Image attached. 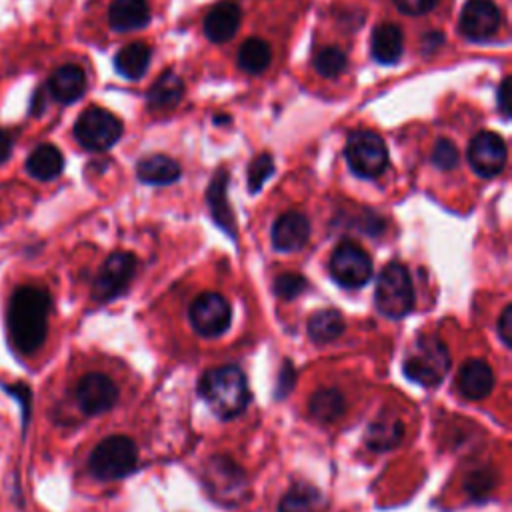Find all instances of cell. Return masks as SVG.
I'll use <instances>...</instances> for the list:
<instances>
[{"instance_id": "cell-35", "label": "cell", "mask_w": 512, "mask_h": 512, "mask_svg": "<svg viewBox=\"0 0 512 512\" xmlns=\"http://www.w3.org/2000/svg\"><path fill=\"white\" fill-rule=\"evenodd\" d=\"M494 486V474L492 470H476L474 474H470L468 482H466V488L472 496L476 498H482L484 494H488Z\"/></svg>"}, {"instance_id": "cell-31", "label": "cell", "mask_w": 512, "mask_h": 512, "mask_svg": "<svg viewBox=\"0 0 512 512\" xmlns=\"http://www.w3.org/2000/svg\"><path fill=\"white\" fill-rule=\"evenodd\" d=\"M312 64L322 78H338L348 68V56L338 46H324L314 54Z\"/></svg>"}, {"instance_id": "cell-7", "label": "cell", "mask_w": 512, "mask_h": 512, "mask_svg": "<svg viewBox=\"0 0 512 512\" xmlns=\"http://www.w3.org/2000/svg\"><path fill=\"white\" fill-rule=\"evenodd\" d=\"M122 122L118 116L108 112L106 108L90 106L86 108L74 122V138L76 142L94 152H102L112 148L122 136Z\"/></svg>"}, {"instance_id": "cell-23", "label": "cell", "mask_w": 512, "mask_h": 512, "mask_svg": "<svg viewBox=\"0 0 512 512\" xmlns=\"http://www.w3.org/2000/svg\"><path fill=\"white\" fill-rule=\"evenodd\" d=\"M152 48L144 42H130L120 48L114 56V68L120 76L128 80H140L150 64Z\"/></svg>"}, {"instance_id": "cell-2", "label": "cell", "mask_w": 512, "mask_h": 512, "mask_svg": "<svg viewBox=\"0 0 512 512\" xmlns=\"http://www.w3.org/2000/svg\"><path fill=\"white\" fill-rule=\"evenodd\" d=\"M198 392L222 420L242 414L250 402L248 380L244 372L232 364L208 370L198 382Z\"/></svg>"}, {"instance_id": "cell-38", "label": "cell", "mask_w": 512, "mask_h": 512, "mask_svg": "<svg viewBox=\"0 0 512 512\" xmlns=\"http://www.w3.org/2000/svg\"><path fill=\"white\" fill-rule=\"evenodd\" d=\"M510 332H512V310H510V306H506L498 320V334H500L504 346H510V342H512Z\"/></svg>"}, {"instance_id": "cell-39", "label": "cell", "mask_w": 512, "mask_h": 512, "mask_svg": "<svg viewBox=\"0 0 512 512\" xmlns=\"http://www.w3.org/2000/svg\"><path fill=\"white\" fill-rule=\"evenodd\" d=\"M12 154V136L0 128V164Z\"/></svg>"}, {"instance_id": "cell-11", "label": "cell", "mask_w": 512, "mask_h": 512, "mask_svg": "<svg viewBox=\"0 0 512 512\" xmlns=\"http://www.w3.org/2000/svg\"><path fill=\"white\" fill-rule=\"evenodd\" d=\"M232 320L230 304L216 292L200 294L190 306V324L204 338L222 336Z\"/></svg>"}, {"instance_id": "cell-3", "label": "cell", "mask_w": 512, "mask_h": 512, "mask_svg": "<svg viewBox=\"0 0 512 512\" xmlns=\"http://www.w3.org/2000/svg\"><path fill=\"white\" fill-rule=\"evenodd\" d=\"M138 462L136 444L122 434L100 440L88 456V470L94 478L110 482L134 472Z\"/></svg>"}, {"instance_id": "cell-25", "label": "cell", "mask_w": 512, "mask_h": 512, "mask_svg": "<svg viewBox=\"0 0 512 512\" xmlns=\"http://www.w3.org/2000/svg\"><path fill=\"white\" fill-rule=\"evenodd\" d=\"M404 438V424L402 420L394 416H380L376 418L368 432H366V444L374 452H386L396 448Z\"/></svg>"}, {"instance_id": "cell-34", "label": "cell", "mask_w": 512, "mask_h": 512, "mask_svg": "<svg viewBox=\"0 0 512 512\" xmlns=\"http://www.w3.org/2000/svg\"><path fill=\"white\" fill-rule=\"evenodd\" d=\"M306 286V280L296 274V272H288V274H280L274 282V292L276 296L284 298V300H290V298H296Z\"/></svg>"}, {"instance_id": "cell-26", "label": "cell", "mask_w": 512, "mask_h": 512, "mask_svg": "<svg viewBox=\"0 0 512 512\" xmlns=\"http://www.w3.org/2000/svg\"><path fill=\"white\" fill-rule=\"evenodd\" d=\"M182 96H184V82H182V78L176 72L166 70L150 86V90H148V106L152 110L172 108V106H176L182 100Z\"/></svg>"}, {"instance_id": "cell-22", "label": "cell", "mask_w": 512, "mask_h": 512, "mask_svg": "<svg viewBox=\"0 0 512 512\" xmlns=\"http://www.w3.org/2000/svg\"><path fill=\"white\" fill-rule=\"evenodd\" d=\"M180 164L164 154H152L138 162L136 176L144 184L152 186H166L180 178Z\"/></svg>"}, {"instance_id": "cell-8", "label": "cell", "mask_w": 512, "mask_h": 512, "mask_svg": "<svg viewBox=\"0 0 512 512\" xmlns=\"http://www.w3.org/2000/svg\"><path fill=\"white\" fill-rule=\"evenodd\" d=\"M76 408L86 416H98L118 402L116 382L102 372H88L74 384Z\"/></svg>"}, {"instance_id": "cell-1", "label": "cell", "mask_w": 512, "mask_h": 512, "mask_svg": "<svg viewBox=\"0 0 512 512\" xmlns=\"http://www.w3.org/2000/svg\"><path fill=\"white\" fill-rule=\"evenodd\" d=\"M50 308L52 298L38 284H22L12 292L6 324L10 344L18 354L32 356L40 350L48 334Z\"/></svg>"}, {"instance_id": "cell-27", "label": "cell", "mask_w": 512, "mask_h": 512, "mask_svg": "<svg viewBox=\"0 0 512 512\" xmlns=\"http://www.w3.org/2000/svg\"><path fill=\"white\" fill-rule=\"evenodd\" d=\"M272 62V48L262 38H248L240 44L236 54V64L248 74H262Z\"/></svg>"}, {"instance_id": "cell-14", "label": "cell", "mask_w": 512, "mask_h": 512, "mask_svg": "<svg viewBox=\"0 0 512 512\" xmlns=\"http://www.w3.org/2000/svg\"><path fill=\"white\" fill-rule=\"evenodd\" d=\"M208 490L220 500L234 504L242 500L246 492V476L240 466H236L230 458H214L206 470Z\"/></svg>"}, {"instance_id": "cell-4", "label": "cell", "mask_w": 512, "mask_h": 512, "mask_svg": "<svg viewBox=\"0 0 512 512\" xmlns=\"http://www.w3.org/2000/svg\"><path fill=\"white\" fill-rule=\"evenodd\" d=\"M402 370L408 380L420 386H438L450 370L448 348L436 336H420L406 356Z\"/></svg>"}, {"instance_id": "cell-36", "label": "cell", "mask_w": 512, "mask_h": 512, "mask_svg": "<svg viewBox=\"0 0 512 512\" xmlns=\"http://www.w3.org/2000/svg\"><path fill=\"white\" fill-rule=\"evenodd\" d=\"M392 2L400 12L408 16H422L438 4V0H392Z\"/></svg>"}, {"instance_id": "cell-12", "label": "cell", "mask_w": 512, "mask_h": 512, "mask_svg": "<svg viewBox=\"0 0 512 512\" xmlns=\"http://www.w3.org/2000/svg\"><path fill=\"white\" fill-rule=\"evenodd\" d=\"M502 26V12L492 0H468L460 12L458 30L470 42L492 40Z\"/></svg>"}, {"instance_id": "cell-15", "label": "cell", "mask_w": 512, "mask_h": 512, "mask_svg": "<svg viewBox=\"0 0 512 512\" xmlns=\"http://www.w3.org/2000/svg\"><path fill=\"white\" fill-rule=\"evenodd\" d=\"M310 236V222L304 214L292 210L276 218L272 224V246L278 252H294L300 250Z\"/></svg>"}, {"instance_id": "cell-21", "label": "cell", "mask_w": 512, "mask_h": 512, "mask_svg": "<svg viewBox=\"0 0 512 512\" xmlns=\"http://www.w3.org/2000/svg\"><path fill=\"white\" fill-rule=\"evenodd\" d=\"M226 188H228V172L218 170L206 190V202L210 206V214H212L214 222L234 238L236 224H234V214H232L228 198H226Z\"/></svg>"}, {"instance_id": "cell-5", "label": "cell", "mask_w": 512, "mask_h": 512, "mask_svg": "<svg viewBox=\"0 0 512 512\" xmlns=\"http://www.w3.org/2000/svg\"><path fill=\"white\" fill-rule=\"evenodd\" d=\"M376 308L388 318H404L414 306V288L404 264H388L376 282Z\"/></svg>"}, {"instance_id": "cell-32", "label": "cell", "mask_w": 512, "mask_h": 512, "mask_svg": "<svg viewBox=\"0 0 512 512\" xmlns=\"http://www.w3.org/2000/svg\"><path fill=\"white\" fill-rule=\"evenodd\" d=\"M274 172V158L268 152L258 154L248 168V190L254 194L262 188V184L272 176Z\"/></svg>"}, {"instance_id": "cell-33", "label": "cell", "mask_w": 512, "mask_h": 512, "mask_svg": "<svg viewBox=\"0 0 512 512\" xmlns=\"http://www.w3.org/2000/svg\"><path fill=\"white\" fill-rule=\"evenodd\" d=\"M430 160L440 170H452L460 162V152H458V148H456V144L452 140L440 138V140H436V144L432 148Z\"/></svg>"}, {"instance_id": "cell-30", "label": "cell", "mask_w": 512, "mask_h": 512, "mask_svg": "<svg viewBox=\"0 0 512 512\" xmlns=\"http://www.w3.org/2000/svg\"><path fill=\"white\" fill-rule=\"evenodd\" d=\"M326 500L312 486H294L290 488L278 506V512H324Z\"/></svg>"}, {"instance_id": "cell-37", "label": "cell", "mask_w": 512, "mask_h": 512, "mask_svg": "<svg viewBox=\"0 0 512 512\" xmlns=\"http://www.w3.org/2000/svg\"><path fill=\"white\" fill-rule=\"evenodd\" d=\"M508 100H510V78L504 76L502 82H500V86H498V92H496V106H498V110H500V114H502L504 118L510 116V104H508Z\"/></svg>"}, {"instance_id": "cell-28", "label": "cell", "mask_w": 512, "mask_h": 512, "mask_svg": "<svg viewBox=\"0 0 512 512\" xmlns=\"http://www.w3.org/2000/svg\"><path fill=\"white\" fill-rule=\"evenodd\" d=\"M344 328H346V324H344L342 314L332 308L318 310L308 318V336L316 344H328V342L336 340L344 332Z\"/></svg>"}, {"instance_id": "cell-10", "label": "cell", "mask_w": 512, "mask_h": 512, "mask_svg": "<svg viewBox=\"0 0 512 512\" xmlns=\"http://www.w3.org/2000/svg\"><path fill=\"white\" fill-rule=\"evenodd\" d=\"M136 264H138L136 256L130 252L110 254L94 278V286H92L94 300L108 302L120 296L128 288L130 280L134 278Z\"/></svg>"}, {"instance_id": "cell-9", "label": "cell", "mask_w": 512, "mask_h": 512, "mask_svg": "<svg viewBox=\"0 0 512 512\" xmlns=\"http://www.w3.org/2000/svg\"><path fill=\"white\" fill-rule=\"evenodd\" d=\"M330 276L344 288H360L372 276L370 256L354 242H340L330 258Z\"/></svg>"}, {"instance_id": "cell-6", "label": "cell", "mask_w": 512, "mask_h": 512, "mask_svg": "<svg viewBox=\"0 0 512 512\" xmlns=\"http://www.w3.org/2000/svg\"><path fill=\"white\" fill-rule=\"evenodd\" d=\"M350 170L360 178H376L388 166V148L384 140L372 130H354L344 148Z\"/></svg>"}, {"instance_id": "cell-18", "label": "cell", "mask_w": 512, "mask_h": 512, "mask_svg": "<svg viewBox=\"0 0 512 512\" xmlns=\"http://www.w3.org/2000/svg\"><path fill=\"white\" fill-rule=\"evenodd\" d=\"M456 382H458V390L466 398L480 400V398H486L492 392L494 372L488 366V362H484L480 358H470L460 366Z\"/></svg>"}, {"instance_id": "cell-29", "label": "cell", "mask_w": 512, "mask_h": 512, "mask_svg": "<svg viewBox=\"0 0 512 512\" xmlns=\"http://www.w3.org/2000/svg\"><path fill=\"white\" fill-rule=\"evenodd\" d=\"M308 410L320 422H334L346 412V398L336 388H320L312 394Z\"/></svg>"}, {"instance_id": "cell-19", "label": "cell", "mask_w": 512, "mask_h": 512, "mask_svg": "<svg viewBox=\"0 0 512 512\" xmlns=\"http://www.w3.org/2000/svg\"><path fill=\"white\" fill-rule=\"evenodd\" d=\"M108 22L114 32L142 30L150 22L148 0H112L108 8Z\"/></svg>"}, {"instance_id": "cell-16", "label": "cell", "mask_w": 512, "mask_h": 512, "mask_svg": "<svg viewBox=\"0 0 512 512\" xmlns=\"http://www.w3.org/2000/svg\"><path fill=\"white\" fill-rule=\"evenodd\" d=\"M240 20H242L240 6L232 0H222L206 12L202 28L210 42L222 44V42H228L238 32Z\"/></svg>"}, {"instance_id": "cell-24", "label": "cell", "mask_w": 512, "mask_h": 512, "mask_svg": "<svg viewBox=\"0 0 512 512\" xmlns=\"http://www.w3.org/2000/svg\"><path fill=\"white\" fill-rule=\"evenodd\" d=\"M64 168V156L62 152L52 144H40L36 146L28 160H26V172L36 180H54Z\"/></svg>"}, {"instance_id": "cell-20", "label": "cell", "mask_w": 512, "mask_h": 512, "mask_svg": "<svg viewBox=\"0 0 512 512\" xmlns=\"http://www.w3.org/2000/svg\"><path fill=\"white\" fill-rule=\"evenodd\" d=\"M372 58L384 66H392L402 58L404 52V34L392 22L376 24L370 38Z\"/></svg>"}, {"instance_id": "cell-17", "label": "cell", "mask_w": 512, "mask_h": 512, "mask_svg": "<svg viewBox=\"0 0 512 512\" xmlns=\"http://www.w3.org/2000/svg\"><path fill=\"white\" fill-rule=\"evenodd\" d=\"M48 92L60 104H72L86 92V72L78 64H64L48 78Z\"/></svg>"}, {"instance_id": "cell-13", "label": "cell", "mask_w": 512, "mask_h": 512, "mask_svg": "<svg viewBox=\"0 0 512 512\" xmlns=\"http://www.w3.org/2000/svg\"><path fill=\"white\" fill-rule=\"evenodd\" d=\"M508 160V148L500 134L482 130L478 132L468 146V162L472 170L482 178L498 176Z\"/></svg>"}]
</instances>
